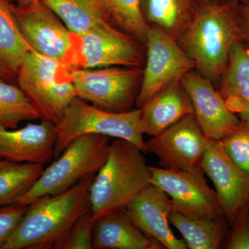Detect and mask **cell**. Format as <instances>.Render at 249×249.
I'll return each instance as SVG.
<instances>
[{
	"mask_svg": "<svg viewBox=\"0 0 249 249\" xmlns=\"http://www.w3.org/2000/svg\"><path fill=\"white\" fill-rule=\"evenodd\" d=\"M239 0H199L196 14L178 42L195 63V70L217 88L231 51L242 42Z\"/></svg>",
	"mask_w": 249,
	"mask_h": 249,
	"instance_id": "obj_1",
	"label": "cell"
},
{
	"mask_svg": "<svg viewBox=\"0 0 249 249\" xmlns=\"http://www.w3.org/2000/svg\"><path fill=\"white\" fill-rule=\"evenodd\" d=\"M95 175L53 196L28 206L19 225L2 249H58L75 222L90 210V188Z\"/></svg>",
	"mask_w": 249,
	"mask_h": 249,
	"instance_id": "obj_2",
	"label": "cell"
},
{
	"mask_svg": "<svg viewBox=\"0 0 249 249\" xmlns=\"http://www.w3.org/2000/svg\"><path fill=\"white\" fill-rule=\"evenodd\" d=\"M143 151L124 139L110 143L107 160L90 188V211L95 221L124 211L139 193L151 184V170Z\"/></svg>",
	"mask_w": 249,
	"mask_h": 249,
	"instance_id": "obj_3",
	"label": "cell"
},
{
	"mask_svg": "<svg viewBox=\"0 0 249 249\" xmlns=\"http://www.w3.org/2000/svg\"><path fill=\"white\" fill-rule=\"evenodd\" d=\"M71 67L31 51L26 54L17 73L18 86L40 116L56 125L65 109L77 96L70 78Z\"/></svg>",
	"mask_w": 249,
	"mask_h": 249,
	"instance_id": "obj_4",
	"label": "cell"
},
{
	"mask_svg": "<svg viewBox=\"0 0 249 249\" xmlns=\"http://www.w3.org/2000/svg\"><path fill=\"white\" fill-rule=\"evenodd\" d=\"M109 138L101 134H85L75 139L15 204L29 206L42 196L59 194L96 175L107 160Z\"/></svg>",
	"mask_w": 249,
	"mask_h": 249,
	"instance_id": "obj_5",
	"label": "cell"
},
{
	"mask_svg": "<svg viewBox=\"0 0 249 249\" xmlns=\"http://www.w3.org/2000/svg\"><path fill=\"white\" fill-rule=\"evenodd\" d=\"M55 128L54 159L58 158L75 139L85 134H101L124 139L147 152L140 108L114 112L96 107L76 96L65 109Z\"/></svg>",
	"mask_w": 249,
	"mask_h": 249,
	"instance_id": "obj_6",
	"label": "cell"
},
{
	"mask_svg": "<svg viewBox=\"0 0 249 249\" xmlns=\"http://www.w3.org/2000/svg\"><path fill=\"white\" fill-rule=\"evenodd\" d=\"M72 69L143 67L145 46L111 22L100 23L80 36L73 35Z\"/></svg>",
	"mask_w": 249,
	"mask_h": 249,
	"instance_id": "obj_7",
	"label": "cell"
},
{
	"mask_svg": "<svg viewBox=\"0 0 249 249\" xmlns=\"http://www.w3.org/2000/svg\"><path fill=\"white\" fill-rule=\"evenodd\" d=\"M143 67L72 69L77 96L93 106L114 111L132 110L142 85Z\"/></svg>",
	"mask_w": 249,
	"mask_h": 249,
	"instance_id": "obj_8",
	"label": "cell"
},
{
	"mask_svg": "<svg viewBox=\"0 0 249 249\" xmlns=\"http://www.w3.org/2000/svg\"><path fill=\"white\" fill-rule=\"evenodd\" d=\"M150 168L151 184L169 196L174 211L191 218L226 219L217 193L208 184L201 166L188 171Z\"/></svg>",
	"mask_w": 249,
	"mask_h": 249,
	"instance_id": "obj_9",
	"label": "cell"
},
{
	"mask_svg": "<svg viewBox=\"0 0 249 249\" xmlns=\"http://www.w3.org/2000/svg\"><path fill=\"white\" fill-rule=\"evenodd\" d=\"M145 46L142 85L135 103L137 108L167 85L181 80L196 69L178 41L160 28L149 27Z\"/></svg>",
	"mask_w": 249,
	"mask_h": 249,
	"instance_id": "obj_10",
	"label": "cell"
},
{
	"mask_svg": "<svg viewBox=\"0 0 249 249\" xmlns=\"http://www.w3.org/2000/svg\"><path fill=\"white\" fill-rule=\"evenodd\" d=\"M15 14L19 31L32 51L71 67L73 34L49 6L41 0L16 5Z\"/></svg>",
	"mask_w": 249,
	"mask_h": 249,
	"instance_id": "obj_11",
	"label": "cell"
},
{
	"mask_svg": "<svg viewBox=\"0 0 249 249\" xmlns=\"http://www.w3.org/2000/svg\"><path fill=\"white\" fill-rule=\"evenodd\" d=\"M211 139L194 114L185 116L145 142L146 152L157 156L160 168L192 170L200 166Z\"/></svg>",
	"mask_w": 249,
	"mask_h": 249,
	"instance_id": "obj_12",
	"label": "cell"
},
{
	"mask_svg": "<svg viewBox=\"0 0 249 249\" xmlns=\"http://www.w3.org/2000/svg\"><path fill=\"white\" fill-rule=\"evenodd\" d=\"M181 83L191 100L196 120L210 139L221 141L238 127L240 119L227 107L211 80L194 70L181 78Z\"/></svg>",
	"mask_w": 249,
	"mask_h": 249,
	"instance_id": "obj_13",
	"label": "cell"
},
{
	"mask_svg": "<svg viewBox=\"0 0 249 249\" xmlns=\"http://www.w3.org/2000/svg\"><path fill=\"white\" fill-rule=\"evenodd\" d=\"M200 166L213 183L224 216L231 225L240 209L249 202V175L228 157L219 141L213 139Z\"/></svg>",
	"mask_w": 249,
	"mask_h": 249,
	"instance_id": "obj_14",
	"label": "cell"
},
{
	"mask_svg": "<svg viewBox=\"0 0 249 249\" xmlns=\"http://www.w3.org/2000/svg\"><path fill=\"white\" fill-rule=\"evenodd\" d=\"M173 209L169 196L160 188L150 184L129 203L126 213L147 237L167 249H188L170 227L169 213Z\"/></svg>",
	"mask_w": 249,
	"mask_h": 249,
	"instance_id": "obj_15",
	"label": "cell"
},
{
	"mask_svg": "<svg viewBox=\"0 0 249 249\" xmlns=\"http://www.w3.org/2000/svg\"><path fill=\"white\" fill-rule=\"evenodd\" d=\"M55 124L41 120L20 129L0 126V158L18 163L45 165L53 158Z\"/></svg>",
	"mask_w": 249,
	"mask_h": 249,
	"instance_id": "obj_16",
	"label": "cell"
},
{
	"mask_svg": "<svg viewBox=\"0 0 249 249\" xmlns=\"http://www.w3.org/2000/svg\"><path fill=\"white\" fill-rule=\"evenodd\" d=\"M141 109L144 134L157 135L185 116L193 114L189 96L181 80L171 82L160 89Z\"/></svg>",
	"mask_w": 249,
	"mask_h": 249,
	"instance_id": "obj_17",
	"label": "cell"
},
{
	"mask_svg": "<svg viewBox=\"0 0 249 249\" xmlns=\"http://www.w3.org/2000/svg\"><path fill=\"white\" fill-rule=\"evenodd\" d=\"M217 89L227 107L249 122V48L243 42L232 47Z\"/></svg>",
	"mask_w": 249,
	"mask_h": 249,
	"instance_id": "obj_18",
	"label": "cell"
},
{
	"mask_svg": "<svg viewBox=\"0 0 249 249\" xmlns=\"http://www.w3.org/2000/svg\"><path fill=\"white\" fill-rule=\"evenodd\" d=\"M93 249H163L132 222L125 211L106 214L95 221Z\"/></svg>",
	"mask_w": 249,
	"mask_h": 249,
	"instance_id": "obj_19",
	"label": "cell"
},
{
	"mask_svg": "<svg viewBox=\"0 0 249 249\" xmlns=\"http://www.w3.org/2000/svg\"><path fill=\"white\" fill-rule=\"evenodd\" d=\"M41 1L61 19L73 36L81 35L101 22L116 24L108 0Z\"/></svg>",
	"mask_w": 249,
	"mask_h": 249,
	"instance_id": "obj_20",
	"label": "cell"
},
{
	"mask_svg": "<svg viewBox=\"0 0 249 249\" xmlns=\"http://www.w3.org/2000/svg\"><path fill=\"white\" fill-rule=\"evenodd\" d=\"M199 0H141L148 27L160 28L178 40L196 14Z\"/></svg>",
	"mask_w": 249,
	"mask_h": 249,
	"instance_id": "obj_21",
	"label": "cell"
},
{
	"mask_svg": "<svg viewBox=\"0 0 249 249\" xmlns=\"http://www.w3.org/2000/svg\"><path fill=\"white\" fill-rule=\"evenodd\" d=\"M170 224L181 234L190 249L223 248L229 224L226 219L191 218L172 209L169 213Z\"/></svg>",
	"mask_w": 249,
	"mask_h": 249,
	"instance_id": "obj_22",
	"label": "cell"
},
{
	"mask_svg": "<svg viewBox=\"0 0 249 249\" xmlns=\"http://www.w3.org/2000/svg\"><path fill=\"white\" fill-rule=\"evenodd\" d=\"M16 5L0 0V62L17 76L23 58L32 51L18 27Z\"/></svg>",
	"mask_w": 249,
	"mask_h": 249,
	"instance_id": "obj_23",
	"label": "cell"
},
{
	"mask_svg": "<svg viewBox=\"0 0 249 249\" xmlns=\"http://www.w3.org/2000/svg\"><path fill=\"white\" fill-rule=\"evenodd\" d=\"M44 165L18 163L0 158V206L14 204L40 178Z\"/></svg>",
	"mask_w": 249,
	"mask_h": 249,
	"instance_id": "obj_24",
	"label": "cell"
},
{
	"mask_svg": "<svg viewBox=\"0 0 249 249\" xmlns=\"http://www.w3.org/2000/svg\"><path fill=\"white\" fill-rule=\"evenodd\" d=\"M40 119L38 113L18 85L0 79V126L16 129L22 121Z\"/></svg>",
	"mask_w": 249,
	"mask_h": 249,
	"instance_id": "obj_25",
	"label": "cell"
},
{
	"mask_svg": "<svg viewBox=\"0 0 249 249\" xmlns=\"http://www.w3.org/2000/svg\"><path fill=\"white\" fill-rule=\"evenodd\" d=\"M108 1L116 24L145 45L149 27L142 18L141 0Z\"/></svg>",
	"mask_w": 249,
	"mask_h": 249,
	"instance_id": "obj_26",
	"label": "cell"
},
{
	"mask_svg": "<svg viewBox=\"0 0 249 249\" xmlns=\"http://www.w3.org/2000/svg\"><path fill=\"white\" fill-rule=\"evenodd\" d=\"M219 142L228 157L249 175V122L240 121L235 130Z\"/></svg>",
	"mask_w": 249,
	"mask_h": 249,
	"instance_id": "obj_27",
	"label": "cell"
},
{
	"mask_svg": "<svg viewBox=\"0 0 249 249\" xmlns=\"http://www.w3.org/2000/svg\"><path fill=\"white\" fill-rule=\"evenodd\" d=\"M95 220L90 210L72 225L58 249H92Z\"/></svg>",
	"mask_w": 249,
	"mask_h": 249,
	"instance_id": "obj_28",
	"label": "cell"
},
{
	"mask_svg": "<svg viewBox=\"0 0 249 249\" xmlns=\"http://www.w3.org/2000/svg\"><path fill=\"white\" fill-rule=\"evenodd\" d=\"M230 227L223 248L249 249V202L240 209Z\"/></svg>",
	"mask_w": 249,
	"mask_h": 249,
	"instance_id": "obj_29",
	"label": "cell"
},
{
	"mask_svg": "<svg viewBox=\"0 0 249 249\" xmlns=\"http://www.w3.org/2000/svg\"><path fill=\"white\" fill-rule=\"evenodd\" d=\"M27 208L15 204L0 206V249L14 234Z\"/></svg>",
	"mask_w": 249,
	"mask_h": 249,
	"instance_id": "obj_30",
	"label": "cell"
},
{
	"mask_svg": "<svg viewBox=\"0 0 249 249\" xmlns=\"http://www.w3.org/2000/svg\"><path fill=\"white\" fill-rule=\"evenodd\" d=\"M238 14L242 42L249 48V0H239Z\"/></svg>",
	"mask_w": 249,
	"mask_h": 249,
	"instance_id": "obj_31",
	"label": "cell"
},
{
	"mask_svg": "<svg viewBox=\"0 0 249 249\" xmlns=\"http://www.w3.org/2000/svg\"><path fill=\"white\" fill-rule=\"evenodd\" d=\"M0 79L11 82L13 80L17 79V76L10 71L6 67L0 62Z\"/></svg>",
	"mask_w": 249,
	"mask_h": 249,
	"instance_id": "obj_32",
	"label": "cell"
},
{
	"mask_svg": "<svg viewBox=\"0 0 249 249\" xmlns=\"http://www.w3.org/2000/svg\"><path fill=\"white\" fill-rule=\"evenodd\" d=\"M37 1V0H17L16 1V5L19 6H24V5H27L31 4V3L34 2V1Z\"/></svg>",
	"mask_w": 249,
	"mask_h": 249,
	"instance_id": "obj_33",
	"label": "cell"
},
{
	"mask_svg": "<svg viewBox=\"0 0 249 249\" xmlns=\"http://www.w3.org/2000/svg\"><path fill=\"white\" fill-rule=\"evenodd\" d=\"M10 1H11V2H14V1H16L17 0H9Z\"/></svg>",
	"mask_w": 249,
	"mask_h": 249,
	"instance_id": "obj_34",
	"label": "cell"
},
{
	"mask_svg": "<svg viewBox=\"0 0 249 249\" xmlns=\"http://www.w3.org/2000/svg\"><path fill=\"white\" fill-rule=\"evenodd\" d=\"M214 1H224V0H214Z\"/></svg>",
	"mask_w": 249,
	"mask_h": 249,
	"instance_id": "obj_35",
	"label": "cell"
}]
</instances>
